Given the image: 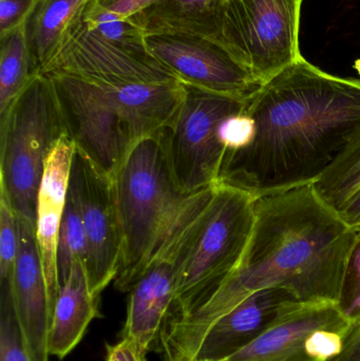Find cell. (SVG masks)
<instances>
[{
	"instance_id": "6da1fadb",
	"label": "cell",
	"mask_w": 360,
	"mask_h": 361,
	"mask_svg": "<svg viewBox=\"0 0 360 361\" xmlns=\"http://www.w3.org/2000/svg\"><path fill=\"white\" fill-rule=\"evenodd\" d=\"M251 239L236 271L192 313L165 322L156 348L165 361H194L220 318L255 293L285 288L297 300L340 302L359 237L312 185L255 201Z\"/></svg>"
},
{
	"instance_id": "7a4b0ae2",
	"label": "cell",
	"mask_w": 360,
	"mask_h": 361,
	"mask_svg": "<svg viewBox=\"0 0 360 361\" xmlns=\"http://www.w3.org/2000/svg\"><path fill=\"white\" fill-rule=\"evenodd\" d=\"M244 111L255 137L225 154L218 183L258 199L312 185L335 162L360 130V80L302 57L247 97Z\"/></svg>"
},
{
	"instance_id": "3957f363",
	"label": "cell",
	"mask_w": 360,
	"mask_h": 361,
	"mask_svg": "<svg viewBox=\"0 0 360 361\" xmlns=\"http://www.w3.org/2000/svg\"><path fill=\"white\" fill-rule=\"evenodd\" d=\"M67 137L112 179L137 144L166 128L185 92L181 80L116 84L50 74Z\"/></svg>"
},
{
	"instance_id": "277c9868",
	"label": "cell",
	"mask_w": 360,
	"mask_h": 361,
	"mask_svg": "<svg viewBox=\"0 0 360 361\" xmlns=\"http://www.w3.org/2000/svg\"><path fill=\"white\" fill-rule=\"evenodd\" d=\"M255 201L222 183L190 195L175 257V299L165 322L192 313L236 271L251 239Z\"/></svg>"
},
{
	"instance_id": "5b68a950",
	"label": "cell",
	"mask_w": 360,
	"mask_h": 361,
	"mask_svg": "<svg viewBox=\"0 0 360 361\" xmlns=\"http://www.w3.org/2000/svg\"><path fill=\"white\" fill-rule=\"evenodd\" d=\"M112 185L122 233L114 286L130 292L190 195L175 184L161 131L135 145L112 177Z\"/></svg>"
},
{
	"instance_id": "8992f818",
	"label": "cell",
	"mask_w": 360,
	"mask_h": 361,
	"mask_svg": "<svg viewBox=\"0 0 360 361\" xmlns=\"http://www.w3.org/2000/svg\"><path fill=\"white\" fill-rule=\"evenodd\" d=\"M63 137L67 131L52 80L38 74L0 118V189L17 216L35 223L44 165Z\"/></svg>"
},
{
	"instance_id": "52a82bcc",
	"label": "cell",
	"mask_w": 360,
	"mask_h": 361,
	"mask_svg": "<svg viewBox=\"0 0 360 361\" xmlns=\"http://www.w3.org/2000/svg\"><path fill=\"white\" fill-rule=\"evenodd\" d=\"M304 0H228L216 42L260 82L302 59L300 13Z\"/></svg>"
},
{
	"instance_id": "ba28073f",
	"label": "cell",
	"mask_w": 360,
	"mask_h": 361,
	"mask_svg": "<svg viewBox=\"0 0 360 361\" xmlns=\"http://www.w3.org/2000/svg\"><path fill=\"white\" fill-rule=\"evenodd\" d=\"M173 122L163 129V141L173 179L184 195L219 182L225 148L218 127L226 116L243 111L247 99L228 97L185 84Z\"/></svg>"
},
{
	"instance_id": "9c48e42d",
	"label": "cell",
	"mask_w": 360,
	"mask_h": 361,
	"mask_svg": "<svg viewBox=\"0 0 360 361\" xmlns=\"http://www.w3.org/2000/svg\"><path fill=\"white\" fill-rule=\"evenodd\" d=\"M69 185L77 197L86 231L85 267L89 284L93 294L101 298V292L116 280L122 256V233L112 179L75 150Z\"/></svg>"
},
{
	"instance_id": "30bf717a",
	"label": "cell",
	"mask_w": 360,
	"mask_h": 361,
	"mask_svg": "<svg viewBox=\"0 0 360 361\" xmlns=\"http://www.w3.org/2000/svg\"><path fill=\"white\" fill-rule=\"evenodd\" d=\"M150 54L181 82L211 92L247 99L262 84L221 44L181 34L146 36Z\"/></svg>"
},
{
	"instance_id": "8fae6325",
	"label": "cell",
	"mask_w": 360,
	"mask_h": 361,
	"mask_svg": "<svg viewBox=\"0 0 360 361\" xmlns=\"http://www.w3.org/2000/svg\"><path fill=\"white\" fill-rule=\"evenodd\" d=\"M66 74L116 84H165L180 80L149 52H137L82 25L42 75Z\"/></svg>"
},
{
	"instance_id": "7c38bea8",
	"label": "cell",
	"mask_w": 360,
	"mask_h": 361,
	"mask_svg": "<svg viewBox=\"0 0 360 361\" xmlns=\"http://www.w3.org/2000/svg\"><path fill=\"white\" fill-rule=\"evenodd\" d=\"M190 195L164 242L129 292L126 322L120 336L133 339L145 354L156 347L175 299V257Z\"/></svg>"
},
{
	"instance_id": "4fadbf2b",
	"label": "cell",
	"mask_w": 360,
	"mask_h": 361,
	"mask_svg": "<svg viewBox=\"0 0 360 361\" xmlns=\"http://www.w3.org/2000/svg\"><path fill=\"white\" fill-rule=\"evenodd\" d=\"M351 322L338 301H290L255 341L222 361H312L306 351L311 334L348 331Z\"/></svg>"
},
{
	"instance_id": "5bb4252c",
	"label": "cell",
	"mask_w": 360,
	"mask_h": 361,
	"mask_svg": "<svg viewBox=\"0 0 360 361\" xmlns=\"http://www.w3.org/2000/svg\"><path fill=\"white\" fill-rule=\"evenodd\" d=\"M18 250L12 281L15 313L32 361H49L52 307L35 223L17 216Z\"/></svg>"
},
{
	"instance_id": "9a60e30c",
	"label": "cell",
	"mask_w": 360,
	"mask_h": 361,
	"mask_svg": "<svg viewBox=\"0 0 360 361\" xmlns=\"http://www.w3.org/2000/svg\"><path fill=\"white\" fill-rule=\"evenodd\" d=\"M74 152L75 146L68 137H63L55 145L44 165L36 203V237L42 255L52 314L59 293L57 241L67 202Z\"/></svg>"
},
{
	"instance_id": "2e32d148",
	"label": "cell",
	"mask_w": 360,
	"mask_h": 361,
	"mask_svg": "<svg viewBox=\"0 0 360 361\" xmlns=\"http://www.w3.org/2000/svg\"><path fill=\"white\" fill-rule=\"evenodd\" d=\"M285 288L260 290L220 318L207 331L194 361H222L255 341L290 301Z\"/></svg>"
},
{
	"instance_id": "e0dca14e",
	"label": "cell",
	"mask_w": 360,
	"mask_h": 361,
	"mask_svg": "<svg viewBox=\"0 0 360 361\" xmlns=\"http://www.w3.org/2000/svg\"><path fill=\"white\" fill-rule=\"evenodd\" d=\"M99 307V297L91 290L86 267L78 259L74 261L67 281L59 288L53 310L49 332L50 356L63 360L77 347L90 322L101 317Z\"/></svg>"
},
{
	"instance_id": "ac0fdd59",
	"label": "cell",
	"mask_w": 360,
	"mask_h": 361,
	"mask_svg": "<svg viewBox=\"0 0 360 361\" xmlns=\"http://www.w3.org/2000/svg\"><path fill=\"white\" fill-rule=\"evenodd\" d=\"M91 0H42L25 25L36 74H44L84 20Z\"/></svg>"
},
{
	"instance_id": "d6986e66",
	"label": "cell",
	"mask_w": 360,
	"mask_h": 361,
	"mask_svg": "<svg viewBox=\"0 0 360 361\" xmlns=\"http://www.w3.org/2000/svg\"><path fill=\"white\" fill-rule=\"evenodd\" d=\"M228 0H159L130 17L146 35L181 34L217 40Z\"/></svg>"
},
{
	"instance_id": "ffe728a7",
	"label": "cell",
	"mask_w": 360,
	"mask_h": 361,
	"mask_svg": "<svg viewBox=\"0 0 360 361\" xmlns=\"http://www.w3.org/2000/svg\"><path fill=\"white\" fill-rule=\"evenodd\" d=\"M25 25L0 37V118L38 75L34 71Z\"/></svg>"
},
{
	"instance_id": "44dd1931",
	"label": "cell",
	"mask_w": 360,
	"mask_h": 361,
	"mask_svg": "<svg viewBox=\"0 0 360 361\" xmlns=\"http://www.w3.org/2000/svg\"><path fill=\"white\" fill-rule=\"evenodd\" d=\"M319 199L335 212L360 188V130L330 169L312 184Z\"/></svg>"
},
{
	"instance_id": "7402d4cb",
	"label": "cell",
	"mask_w": 360,
	"mask_h": 361,
	"mask_svg": "<svg viewBox=\"0 0 360 361\" xmlns=\"http://www.w3.org/2000/svg\"><path fill=\"white\" fill-rule=\"evenodd\" d=\"M87 245L86 231L82 222L80 204L73 189H68L65 212L61 219L57 241V275L59 288L65 284L75 260L86 262Z\"/></svg>"
},
{
	"instance_id": "603a6c76",
	"label": "cell",
	"mask_w": 360,
	"mask_h": 361,
	"mask_svg": "<svg viewBox=\"0 0 360 361\" xmlns=\"http://www.w3.org/2000/svg\"><path fill=\"white\" fill-rule=\"evenodd\" d=\"M84 23L89 29L129 50L149 52L146 47V33L143 27L130 17H123L108 10L99 0H91L84 14Z\"/></svg>"
},
{
	"instance_id": "cb8c5ba5",
	"label": "cell",
	"mask_w": 360,
	"mask_h": 361,
	"mask_svg": "<svg viewBox=\"0 0 360 361\" xmlns=\"http://www.w3.org/2000/svg\"><path fill=\"white\" fill-rule=\"evenodd\" d=\"M0 361H32L15 313L12 286L0 288Z\"/></svg>"
},
{
	"instance_id": "d4e9b609",
	"label": "cell",
	"mask_w": 360,
	"mask_h": 361,
	"mask_svg": "<svg viewBox=\"0 0 360 361\" xmlns=\"http://www.w3.org/2000/svg\"><path fill=\"white\" fill-rule=\"evenodd\" d=\"M18 250L16 214L8 195L0 189V288L12 286Z\"/></svg>"
},
{
	"instance_id": "484cf974",
	"label": "cell",
	"mask_w": 360,
	"mask_h": 361,
	"mask_svg": "<svg viewBox=\"0 0 360 361\" xmlns=\"http://www.w3.org/2000/svg\"><path fill=\"white\" fill-rule=\"evenodd\" d=\"M255 130L253 118L244 110L223 118L218 127V137L225 148V154L247 147L255 137Z\"/></svg>"
},
{
	"instance_id": "4316f807",
	"label": "cell",
	"mask_w": 360,
	"mask_h": 361,
	"mask_svg": "<svg viewBox=\"0 0 360 361\" xmlns=\"http://www.w3.org/2000/svg\"><path fill=\"white\" fill-rule=\"evenodd\" d=\"M340 307L349 319L360 316V233L349 257Z\"/></svg>"
},
{
	"instance_id": "83f0119b",
	"label": "cell",
	"mask_w": 360,
	"mask_h": 361,
	"mask_svg": "<svg viewBox=\"0 0 360 361\" xmlns=\"http://www.w3.org/2000/svg\"><path fill=\"white\" fill-rule=\"evenodd\" d=\"M348 331L323 329L311 334L306 343V351L312 361H331L342 353L345 337Z\"/></svg>"
},
{
	"instance_id": "f1b7e54d",
	"label": "cell",
	"mask_w": 360,
	"mask_h": 361,
	"mask_svg": "<svg viewBox=\"0 0 360 361\" xmlns=\"http://www.w3.org/2000/svg\"><path fill=\"white\" fill-rule=\"evenodd\" d=\"M42 0H0V37L23 27Z\"/></svg>"
},
{
	"instance_id": "f546056e",
	"label": "cell",
	"mask_w": 360,
	"mask_h": 361,
	"mask_svg": "<svg viewBox=\"0 0 360 361\" xmlns=\"http://www.w3.org/2000/svg\"><path fill=\"white\" fill-rule=\"evenodd\" d=\"M106 361H147V354L129 337H122L116 345H107Z\"/></svg>"
},
{
	"instance_id": "4dcf8cb0",
	"label": "cell",
	"mask_w": 360,
	"mask_h": 361,
	"mask_svg": "<svg viewBox=\"0 0 360 361\" xmlns=\"http://www.w3.org/2000/svg\"><path fill=\"white\" fill-rule=\"evenodd\" d=\"M331 361H360V316L351 322L342 353Z\"/></svg>"
},
{
	"instance_id": "1f68e13d",
	"label": "cell",
	"mask_w": 360,
	"mask_h": 361,
	"mask_svg": "<svg viewBox=\"0 0 360 361\" xmlns=\"http://www.w3.org/2000/svg\"><path fill=\"white\" fill-rule=\"evenodd\" d=\"M101 6L123 17H132L159 0H99Z\"/></svg>"
},
{
	"instance_id": "d6a6232c",
	"label": "cell",
	"mask_w": 360,
	"mask_h": 361,
	"mask_svg": "<svg viewBox=\"0 0 360 361\" xmlns=\"http://www.w3.org/2000/svg\"><path fill=\"white\" fill-rule=\"evenodd\" d=\"M348 226L360 233V188L338 212Z\"/></svg>"
},
{
	"instance_id": "836d02e7",
	"label": "cell",
	"mask_w": 360,
	"mask_h": 361,
	"mask_svg": "<svg viewBox=\"0 0 360 361\" xmlns=\"http://www.w3.org/2000/svg\"><path fill=\"white\" fill-rule=\"evenodd\" d=\"M354 69L356 70L357 73H359L360 78V59H357V61H355Z\"/></svg>"
}]
</instances>
